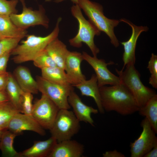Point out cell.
<instances>
[{
	"label": "cell",
	"instance_id": "36",
	"mask_svg": "<svg viewBox=\"0 0 157 157\" xmlns=\"http://www.w3.org/2000/svg\"><path fill=\"white\" fill-rule=\"evenodd\" d=\"M9 101L6 91H0V103Z\"/></svg>",
	"mask_w": 157,
	"mask_h": 157
},
{
	"label": "cell",
	"instance_id": "22",
	"mask_svg": "<svg viewBox=\"0 0 157 157\" xmlns=\"http://www.w3.org/2000/svg\"><path fill=\"white\" fill-rule=\"evenodd\" d=\"M5 91L9 101L21 113V103L23 91L21 89L13 75L9 72Z\"/></svg>",
	"mask_w": 157,
	"mask_h": 157
},
{
	"label": "cell",
	"instance_id": "24",
	"mask_svg": "<svg viewBox=\"0 0 157 157\" xmlns=\"http://www.w3.org/2000/svg\"><path fill=\"white\" fill-rule=\"evenodd\" d=\"M41 71V76L49 81L62 85H71L65 70L60 67H51L42 69Z\"/></svg>",
	"mask_w": 157,
	"mask_h": 157
},
{
	"label": "cell",
	"instance_id": "26",
	"mask_svg": "<svg viewBox=\"0 0 157 157\" xmlns=\"http://www.w3.org/2000/svg\"><path fill=\"white\" fill-rule=\"evenodd\" d=\"M18 113L20 112L10 101L0 103V131L7 129L10 120Z\"/></svg>",
	"mask_w": 157,
	"mask_h": 157
},
{
	"label": "cell",
	"instance_id": "1",
	"mask_svg": "<svg viewBox=\"0 0 157 157\" xmlns=\"http://www.w3.org/2000/svg\"><path fill=\"white\" fill-rule=\"evenodd\" d=\"M102 106L104 111H115L122 115L133 114L139 108L134 97L121 83L99 88Z\"/></svg>",
	"mask_w": 157,
	"mask_h": 157
},
{
	"label": "cell",
	"instance_id": "34",
	"mask_svg": "<svg viewBox=\"0 0 157 157\" xmlns=\"http://www.w3.org/2000/svg\"><path fill=\"white\" fill-rule=\"evenodd\" d=\"M104 157H124L125 156L122 153L115 150L112 151H106L103 154Z\"/></svg>",
	"mask_w": 157,
	"mask_h": 157
},
{
	"label": "cell",
	"instance_id": "30",
	"mask_svg": "<svg viewBox=\"0 0 157 157\" xmlns=\"http://www.w3.org/2000/svg\"><path fill=\"white\" fill-rule=\"evenodd\" d=\"M147 68L151 74L149 83L155 89L157 88V56L153 53L148 62Z\"/></svg>",
	"mask_w": 157,
	"mask_h": 157
},
{
	"label": "cell",
	"instance_id": "23",
	"mask_svg": "<svg viewBox=\"0 0 157 157\" xmlns=\"http://www.w3.org/2000/svg\"><path fill=\"white\" fill-rule=\"evenodd\" d=\"M139 114L147 118L153 130L157 133V95L151 98L138 111Z\"/></svg>",
	"mask_w": 157,
	"mask_h": 157
},
{
	"label": "cell",
	"instance_id": "32",
	"mask_svg": "<svg viewBox=\"0 0 157 157\" xmlns=\"http://www.w3.org/2000/svg\"><path fill=\"white\" fill-rule=\"evenodd\" d=\"M10 55V53H8L0 56V74H4L8 72L6 68Z\"/></svg>",
	"mask_w": 157,
	"mask_h": 157
},
{
	"label": "cell",
	"instance_id": "19",
	"mask_svg": "<svg viewBox=\"0 0 157 157\" xmlns=\"http://www.w3.org/2000/svg\"><path fill=\"white\" fill-rule=\"evenodd\" d=\"M52 136L44 141H35L29 148L19 152V157H48L57 143Z\"/></svg>",
	"mask_w": 157,
	"mask_h": 157
},
{
	"label": "cell",
	"instance_id": "15",
	"mask_svg": "<svg viewBox=\"0 0 157 157\" xmlns=\"http://www.w3.org/2000/svg\"><path fill=\"white\" fill-rule=\"evenodd\" d=\"M68 100L69 105L73 108L74 114L79 122H84L94 126L91 115L92 113H97L98 110L84 104L74 90L71 92Z\"/></svg>",
	"mask_w": 157,
	"mask_h": 157
},
{
	"label": "cell",
	"instance_id": "33",
	"mask_svg": "<svg viewBox=\"0 0 157 157\" xmlns=\"http://www.w3.org/2000/svg\"><path fill=\"white\" fill-rule=\"evenodd\" d=\"M9 72L3 74H0V91H5L7 84Z\"/></svg>",
	"mask_w": 157,
	"mask_h": 157
},
{
	"label": "cell",
	"instance_id": "12",
	"mask_svg": "<svg viewBox=\"0 0 157 157\" xmlns=\"http://www.w3.org/2000/svg\"><path fill=\"white\" fill-rule=\"evenodd\" d=\"M8 130L17 135L22 134L24 131L34 132L44 136L46 132L32 116L20 113H16L10 120Z\"/></svg>",
	"mask_w": 157,
	"mask_h": 157
},
{
	"label": "cell",
	"instance_id": "5",
	"mask_svg": "<svg viewBox=\"0 0 157 157\" xmlns=\"http://www.w3.org/2000/svg\"><path fill=\"white\" fill-rule=\"evenodd\" d=\"M71 12L78 21L79 28L76 35L69 40L70 45L80 48L82 46V43H84L90 48L93 56L97 57L99 50L95 44L94 39L95 35H100L101 31L89 20L85 18L78 4L74 5L72 7Z\"/></svg>",
	"mask_w": 157,
	"mask_h": 157
},
{
	"label": "cell",
	"instance_id": "6",
	"mask_svg": "<svg viewBox=\"0 0 157 157\" xmlns=\"http://www.w3.org/2000/svg\"><path fill=\"white\" fill-rule=\"evenodd\" d=\"M80 128V122L73 112L69 109H60L49 130L51 136L58 142L71 139Z\"/></svg>",
	"mask_w": 157,
	"mask_h": 157
},
{
	"label": "cell",
	"instance_id": "17",
	"mask_svg": "<svg viewBox=\"0 0 157 157\" xmlns=\"http://www.w3.org/2000/svg\"><path fill=\"white\" fill-rule=\"evenodd\" d=\"M13 75L24 92L32 94L38 93L39 91L37 82L26 67L21 65L17 66L15 69Z\"/></svg>",
	"mask_w": 157,
	"mask_h": 157
},
{
	"label": "cell",
	"instance_id": "11",
	"mask_svg": "<svg viewBox=\"0 0 157 157\" xmlns=\"http://www.w3.org/2000/svg\"><path fill=\"white\" fill-rule=\"evenodd\" d=\"M82 55L83 60L94 70L99 88L107 85H112L121 83L119 76L111 72L107 68L108 65L114 64L113 62L106 63L104 60L99 59L96 56L92 57L84 51L83 52Z\"/></svg>",
	"mask_w": 157,
	"mask_h": 157
},
{
	"label": "cell",
	"instance_id": "2",
	"mask_svg": "<svg viewBox=\"0 0 157 157\" xmlns=\"http://www.w3.org/2000/svg\"><path fill=\"white\" fill-rule=\"evenodd\" d=\"M62 18L57 19L54 28L49 35L44 37L34 35H26V38L12 51V60L16 64L33 61L42 52L45 50L48 44L58 38L59 32V24Z\"/></svg>",
	"mask_w": 157,
	"mask_h": 157
},
{
	"label": "cell",
	"instance_id": "37",
	"mask_svg": "<svg viewBox=\"0 0 157 157\" xmlns=\"http://www.w3.org/2000/svg\"><path fill=\"white\" fill-rule=\"evenodd\" d=\"M65 0H55L54 1L56 3H59ZM75 4H78V0H70Z\"/></svg>",
	"mask_w": 157,
	"mask_h": 157
},
{
	"label": "cell",
	"instance_id": "35",
	"mask_svg": "<svg viewBox=\"0 0 157 157\" xmlns=\"http://www.w3.org/2000/svg\"><path fill=\"white\" fill-rule=\"evenodd\" d=\"M157 144L148 153L144 156L143 157H157Z\"/></svg>",
	"mask_w": 157,
	"mask_h": 157
},
{
	"label": "cell",
	"instance_id": "18",
	"mask_svg": "<svg viewBox=\"0 0 157 157\" xmlns=\"http://www.w3.org/2000/svg\"><path fill=\"white\" fill-rule=\"evenodd\" d=\"M74 86L79 90L82 96L93 98L97 105L99 112L102 114L104 113L105 111L102 106L99 88L95 74H93L89 80L86 79Z\"/></svg>",
	"mask_w": 157,
	"mask_h": 157
},
{
	"label": "cell",
	"instance_id": "39",
	"mask_svg": "<svg viewBox=\"0 0 157 157\" xmlns=\"http://www.w3.org/2000/svg\"><path fill=\"white\" fill-rule=\"evenodd\" d=\"M1 35H0V40H1L2 39L4 38Z\"/></svg>",
	"mask_w": 157,
	"mask_h": 157
},
{
	"label": "cell",
	"instance_id": "16",
	"mask_svg": "<svg viewBox=\"0 0 157 157\" xmlns=\"http://www.w3.org/2000/svg\"><path fill=\"white\" fill-rule=\"evenodd\" d=\"M84 151L83 144L71 139L57 142L48 157H81Z\"/></svg>",
	"mask_w": 157,
	"mask_h": 157
},
{
	"label": "cell",
	"instance_id": "29",
	"mask_svg": "<svg viewBox=\"0 0 157 157\" xmlns=\"http://www.w3.org/2000/svg\"><path fill=\"white\" fill-rule=\"evenodd\" d=\"M18 2L19 0H0V15L17 13L16 7Z\"/></svg>",
	"mask_w": 157,
	"mask_h": 157
},
{
	"label": "cell",
	"instance_id": "21",
	"mask_svg": "<svg viewBox=\"0 0 157 157\" xmlns=\"http://www.w3.org/2000/svg\"><path fill=\"white\" fill-rule=\"evenodd\" d=\"M26 29L15 24L10 16L0 15V35L4 38H23L27 35Z\"/></svg>",
	"mask_w": 157,
	"mask_h": 157
},
{
	"label": "cell",
	"instance_id": "27",
	"mask_svg": "<svg viewBox=\"0 0 157 157\" xmlns=\"http://www.w3.org/2000/svg\"><path fill=\"white\" fill-rule=\"evenodd\" d=\"M33 61L34 65L41 69L45 68L57 66L45 50L40 54Z\"/></svg>",
	"mask_w": 157,
	"mask_h": 157
},
{
	"label": "cell",
	"instance_id": "25",
	"mask_svg": "<svg viewBox=\"0 0 157 157\" xmlns=\"http://www.w3.org/2000/svg\"><path fill=\"white\" fill-rule=\"evenodd\" d=\"M18 135L7 129L3 131L0 142V150L4 157H19V152L13 146L15 138Z\"/></svg>",
	"mask_w": 157,
	"mask_h": 157
},
{
	"label": "cell",
	"instance_id": "13",
	"mask_svg": "<svg viewBox=\"0 0 157 157\" xmlns=\"http://www.w3.org/2000/svg\"><path fill=\"white\" fill-rule=\"evenodd\" d=\"M120 21L128 24L132 30L131 36L129 40L121 42L124 47V50L122 57L124 66L122 69H124L127 65L135 64V50L137 40L141 33L142 32L147 31L149 28L147 26H137L124 18L121 19Z\"/></svg>",
	"mask_w": 157,
	"mask_h": 157
},
{
	"label": "cell",
	"instance_id": "14",
	"mask_svg": "<svg viewBox=\"0 0 157 157\" xmlns=\"http://www.w3.org/2000/svg\"><path fill=\"white\" fill-rule=\"evenodd\" d=\"M83 60L82 53L77 51H69L65 61V70L72 86L86 79L81 68V64Z\"/></svg>",
	"mask_w": 157,
	"mask_h": 157
},
{
	"label": "cell",
	"instance_id": "4",
	"mask_svg": "<svg viewBox=\"0 0 157 157\" xmlns=\"http://www.w3.org/2000/svg\"><path fill=\"white\" fill-rule=\"evenodd\" d=\"M125 69H115L123 85L132 95L139 108L143 106L147 101L156 94L152 89L145 86L141 82L140 74L135 64L127 65Z\"/></svg>",
	"mask_w": 157,
	"mask_h": 157
},
{
	"label": "cell",
	"instance_id": "38",
	"mask_svg": "<svg viewBox=\"0 0 157 157\" xmlns=\"http://www.w3.org/2000/svg\"><path fill=\"white\" fill-rule=\"evenodd\" d=\"M3 131H0V142Z\"/></svg>",
	"mask_w": 157,
	"mask_h": 157
},
{
	"label": "cell",
	"instance_id": "10",
	"mask_svg": "<svg viewBox=\"0 0 157 157\" xmlns=\"http://www.w3.org/2000/svg\"><path fill=\"white\" fill-rule=\"evenodd\" d=\"M141 126L143 129L141 134L133 142L130 143L131 157H143L157 144L156 133L147 118L142 120Z\"/></svg>",
	"mask_w": 157,
	"mask_h": 157
},
{
	"label": "cell",
	"instance_id": "7",
	"mask_svg": "<svg viewBox=\"0 0 157 157\" xmlns=\"http://www.w3.org/2000/svg\"><path fill=\"white\" fill-rule=\"evenodd\" d=\"M36 81L39 91L49 98L59 109L70 108L68 99L71 92L74 90L72 85L54 83L40 76H36Z\"/></svg>",
	"mask_w": 157,
	"mask_h": 157
},
{
	"label": "cell",
	"instance_id": "3",
	"mask_svg": "<svg viewBox=\"0 0 157 157\" xmlns=\"http://www.w3.org/2000/svg\"><path fill=\"white\" fill-rule=\"evenodd\" d=\"M78 5L88 17L89 20L99 31L104 32L109 38L111 44L115 47L119 46L114 28L120 20L110 19L104 14L101 5L90 0H78Z\"/></svg>",
	"mask_w": 157,
	"mask_h": 157
},
{
	"label": "cell",
	"instance_id": "8",
	"mask_svg": "<svg viewBox=\"0 0 157 157\" xmlns=\"http://www.w3.org/2000/svg\"><path fill=\"white\" fill-rule=\"evenodd\" d=\"M22 6V11L20 14H13L10 18L18 27L25 29L36 25H41L47 28L49 26V20L45 15L43 6L40 5L39 9L33 10L26 7L25 0H19Z\"/></svg>",
	"mask_w": 157,
	"mask_h": 157
},
{
	"label": "cell",
	"instance_id": "9",
	"mask_svg": "<svg viewBox=\"0 0 157 157\" xmlns=\"http://www.w3.org/2000/svg\"><path fill=\"white\" fill-rule=\"evenodd\" d=\"M60 109L47 97L42 94L33 105L32 116L43 129L50 130Z\"/></svg>",
	"mask_w": 157,
	"mask_h": 157
},
{
	"label": "cell",
	"instance_id": "40",
	"mask_svg": "<svg viewBox=\"0 0 157 157\" xmlns=\"http://www.w3.org/2000/svg\"><path fill=\"white\" fill-rule=\"evenodd\" d=\"M51 0H45L46 2H49L51 1Z\"/></svg>",
	"mask_w": 157,
	"mask_h": 157
},
{
	"label": "cell",
	"instance_id": "20",
	"mask_svg": "<svg viewBox=\"0 0 157 157\" xmlns=\"http://www.w3.org/2000/svg\"><path fill=\"white\" fill-rule=\"evenodd\" d=\"M45 50L56 66L65 70L66 59L69 51L66 45L57 38L48 44Z\"/></svg>",
	"mask_w": 157,
	"mask_h": 157
},
{
	"label": "cell",
	"instance_id": "28",
	"mask_svg": "<svg viewBox=\"0 0 157 157\" xmlns=\"http://www.w3.org/2000/svg\"><path fill=\"white\" fill-rule=\"evenodd\" d=\"M22 39L4 38L0 40V56L10 53L17 46Z\"/></svg>",
	"mask_w": 157,
	"mask_h": 157
},
{
	"label": "cell",
	"instance_id": "31",
	"mask_svg": "<svg viewBox=\"0 0 157 157\" xmlns=\"http://www.w3.org/2000/svg\"><path fill=\"white\" fill-rule=\"evenodd\" d=\"M33 99L32 94L23 91L21 103V113L32 116Z\"/></svg>",
	"mask_w": 157,
	"mask_h": 157
}]
</instances>
